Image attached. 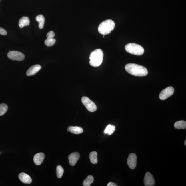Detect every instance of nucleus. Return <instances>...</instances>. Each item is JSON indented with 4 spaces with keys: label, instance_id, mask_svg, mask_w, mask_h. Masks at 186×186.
Wrapping results in <instances>:
<instances>
[{
    "label": "nucleus",
    "instance_id": "24",
    "mask_svg": "<svg viewBox=\"0 0 186 186\" xmlns=\"http://www.w3.org/2000/svg\"><path fill=\"white\" fill-rule=\"evenodd\" d=\"M55 36V33L54 32L52 31H51L49 32L48 33H47L46 36L47 37V39H53Z\"/></svg>",
    "mask_w": 186,
    "mask_h": 186
},
{
    "label": "nucleus",
    "instance_id": "17",
    "mask_svg": "<svg viewBox=\"0 0 186 186\" xmlns=\"http://www.w3.org/2000/svg\"><path fill=\"white\" fill-rule=\"evenodd\" d=\"M174 127L178 129H185L186 128V122L184 120L177 121L175 123Z\"/></svg>",
    "mask_w": 186,
    "mask_h": 186
},
{
    "label": "nucleus",
    "instance_id": "10",
    "mask_svg": "<svg viewBox=\"0 0 186 186\" xmlns=\"http://www.w3.org/2000/svg\"><path fill=\"white\" fill-rule=\"evenodd\" d=\"M80 155L78 152H73L69 155L68 160L70 165L74 166L76 165L77 162L79 159Z\"/></svg>",
    "mask_w": 186,
    "mask_h": 186
},
{
    "label": "nucleus",
    "instance_id": "15",
    "mask_svg": "<svg viewBox=\"0 0 186 186\" xmlns=\"http://www.w3.org/2000/svg\"><path fill=\"white\" fill-rule=\"evenodd\" d=\"M30 23V20L28 17L23 16L19 20V26L21 28H22L25 26L29 25Z\"/></svg>",
    "mask_w": 186,
    "mask_h": 186
},
{
    "label": "nucleus",
    "instance_id": "5",
    "mask_svg": "<svg viewBox=\"0 0 186 186\" xmlns=\"http://www.w3.org/2000/svg\"><path fill=\"white\" fill-rule=\"evenodd\" d=\"M82 103L85 105L87 109L91 112H94L96 111L97 107L95 103L90 99L86 97H83L81 99Z\"/></svg>",
    "mask_w": 186,
    "mask_h": 186
},
{
    "label": "nucleus",
    "instance_id": "9",
    "mask_svg": "<svg viewBox=\"0 0 186 186\" xmlns=\"http://www.w3.org/2000/svg\"><path fill=\"white\" fill-rule=\"evenodd\" d=\"M144 183L145 186H152L155 185V179L150 172H147L145 173L144 179Z\"/></svg>",
    "mask_w": 186,
    "mask_h": 186
},
{
    "label": "nucleus",
    "instance_id": "8",
    "mask_svg": "<svg viewBox=\"0 0 186 186\" xmlns=\"http://www.w3.org/2000/svg\"><path fill=\"white\" fill-rule=\"evenodd\" d=\"M127 163L131 169H134L135 168L137 164V156L135 153L130 154L127 159Z\"/></svg>",
    "mask_w": 186,
    "mask_h": 186
},
{
    "label": "nucleus",
    "instance_id": "14",
    "mask_svg": "<svg viewBox=\"0 0 186 186\" xmlns=\"http://www.w3.org/2000/svg\"><path fill=\"white\" fill-rule=\"evenodd\" d=\"M68 132L74 134L78 135L82 133L83 131V129L79 127L69 126L67 129Z\"/></svg>",
    "mask_w": 186,
    "mask_h": 186
},
{
    "label": "nucleus",
    "instance_id": "18",
    "mask_svg": "<svg viewBox=\"0 0 186 186\" xmlns=\"http://www.w3.org/2000/svg\"><path fill=\"white\" fill-rule=\"evenodd\" d=\"M97 152L95 151H93L90 153L89 158L90 162L93 164H96L98 162V159H97Z\"/></svg>",
    "mask_w": 186,
    "mask_h": 186
},
{
    "label": "nucleus",
    "instance_id": "20",
    "mask_svg": "<svg viewBox=\"0 0 186 186\" xmlns=\"http://www.w3.org/2000/svg\"><path fill=\"white\" fill-rule=\"evenodd\" d=\"M94 181V178L93 176L89 175L83 181V185L84 186H89Z\"/></svg>",
    "mask_w": 186,
    "mask_h": 186
},
{
    "label": "nucleus",
    "instance_id": "23",
    "mask_svg": "<svg viewBox=\"0 0 186 186\" xmlns=\"http://www.w3.org/2000/svg\"><path fill=\"white\" fill-rule=\"evenodd\" d=\"M56 41V39L53 38L51 39H47L45 40V43L47 46H51L55 44Z\"/></svg>",
    "mask_w": 186,
    "mask_h": 186
},
{
    "label": "nucleus",
    "instance_id": "4",
    "mask_svg": "<svg viewBox=\"0 0 186 186\" xmlns=\"http://www.w3.org/2000/svg\"><path fill=\"white\" fill-rule=\"evenodd\" d=\"M126 51L131 54L140 56L144 53V48L141 45L135 43H129L125 46Z\"/></svg>",
    "mask_w": 186,
    "mask_h": 186
},
{
    "label": "nucleus",
    "instance_id": "6",
    "mask_svg": "<svg viewBox=\"0 0 186 186\" xmlns=\"http://www.w3.org/2000/svg\"><path fill=\"white\" fill-rule=\"evenodd\" d=\"M7 56L11 60L18 61H23L25 58V55L23 53L16 51H9L8 53Z\"/></svg>",
    "mask_w": 186,
    "mask_h": 186
},
{
    "label": "nucleus",
    "instance_id": "19",
    "mask_svg": "<svg viewBox=\"0 0 186 186\" xmlns=\"http://www.w3.org/2000/svg\"><path fill=\"white\" fill-rule=\"evenodd\" d=\"M115 130V127L114 125H109L106 127V128L104 131L105 134H108V135H111Z\"/></svg>",
    "mask_w": 186,
    "mask_h": 186
},
{
    "label": "nucleus",
    "instance_id": "21",
    "mask_svg": "<svg viewBox=\"0 0 186 186\" xmlns=\"http://www.w3.org/2000/svg\"><path fill=\"white\" fill-rule=\"evenodd\" d=\"M8 110L7 105L5 103L0 104V116H2L6 113Z\"/></svg>",
    "mask_w": 186,
    "mask_h": 186
},
{
    "label": "nucleus",
    "instance_id": "13",
    "mask_svg": "<svg viewBox=\"0 0 186 186\" xmlns=\"http://www.w3.org/2000/svg\"><path fill=\"white\" fill-rule=\"evenodd\" d=\"M19 178L21 181L25 184H31L32 182V179L27 174L24 173H21L19 175Z\"/></svg>",
    "mask_w": 186,
    "mask_h": 186
},
{
    "label": "nucleus",
    "instance_id": "1",
    "mask_svg": "<svg viewBox=\"0 0 186 186\" xmlns=\"http://www.w3.org/2000/svg\"><path fill=\"white\" fill-rule=\"evenodd\" d=\"M125 68L129 73L135 76H145L148 74V70L145 67L135 63H129Z\"/></svg>",
    "mask_w": 186,
    "mask_h": 186
},
{
    "label": "nucleus",
    "instance_id": "7",
    "mask_svg": "<svg viewBox=\"0 0 186 186\" xmlns=\"http://www.w3.org/2000/svg\"><path fill=\"white\" fill-rule=\"evenodd\" d=\"M175 91L174 89L172 87H169L162 90L160 94L159 98L161 100H165L173 95Z\"/></svg>",
    "mask_w": 186,
    "mask_h": 186
},
{
    "label": "nucleus",
    "instance_id": "2",
    "mask_svg": "<svg viewBox=\"0 0 186 186\" xmlns=\"http://www.w3.org/2000/svg\"><path fill=\"white\" fill-rule=\"evenodd\" d=\"M103 53L101 49H98L95 50L90 55V64L94 67L100 66L103 62Z\"/></svg>",
    "mask_w": 186,
    "mask_h": 186
},
{
    "label": "nucleus",
    "instance_id": "12",
    "mask_svg": "<svg viewBox=\"0 0 186 186\" xmlns=\"http://www.w3.org/2000/svg\"><path fill=\"white\" fill-rule=\"evenodd\" d=\"M45 158L44 154L41 152L38 153L34 156L33 161L36 165H39L42 163Z\"/></svg>",
    "mask_w": 186,
    "mask_h": 186
},
{
    "label": "nucleus",
    "instance_id": "3",
    "mask_svg": "<svg viewBox=\"0 0 186 186\" xmlns=\"http://www.w3.org/2000/svg\"><path fill=\"white\" fill-rule=\"evenodd\" d=\"M115 26V23L113 20H107L100 23L98 27V31L102 35L109 34L114 29Z\"/></svg>",
    "mask_w": 186,
    "mask_h": 186
},
{
    "label": "nucleus",
    "instance_id": "25",
    "mask_svg": "<svg viewBox=\"0 0 186 186\" xmlns=\"http://www.w3.org/2000/svg\"><path fill=\"white\" fill-rule=\"evenodd\" d=\"M7 34L6 31L4 28L0 27V34L2 35H6Z\"/></svg>",
    "mask_w": 186,
    "mask_h": 186
},
{
    "label": "nucleus",
    "instance_id": "27",
    "mask_svg": "<svg viewBox=\"0 0 186 186\" xmlns=\"http://www.w3.org/2000/svg\"><path fill=\"white\" fill-rule=\"evenodd\" d=\"M184 145L186 146V140L185 141H184Z\"/></svg>",
    "mask_w": 186,
    "mask_h": 186
},
{
    "label": "nucleus",
    "instance_id": "26",
    "mask_svg": "<svg viewBox=\"0 0 186 186\" xmlns=\"http://www.w3.org/2000/svg\"><path fill=\"white\" fill-rule=\"evenodd\" d=\"M107 186H116L117 185L116 184L114 183L113 182H109V183L108 184H107Z\"/></svg>",
    "mask_w": 186,
    "mask_h": 186
},
{
    "label": "nucleus",
    "instance_id": "22",
    "mask_svg": "<svg viewBox=\"0 0 186 186\" xmlns=\"http://www.w3.org/2000/svg\"><path fill=\"white\" fill-rule=\"evenodd\" d=\"M64 172V170L61 166L58 165L56 168V175L59 178H61Z\"/></svg>",
    "mask_w": 186,
    "mask_h": 186
},
{
    "label": "nucleus",
    "instance_id": "16",
    "mask_svg": "<svg viewBox=\"0 0 186 186\" xmlns=\"http://www.w3.org/2000/svg\"><path fill=\"white\" fill-rule=\"evenodd\" d=\"M36 21L39 23V27L40 29H42L44 27L45 19L42 15H39L36 17Z\"/></svg>",
    "mask_w": 186,
    "mask_h": 186
},
{
    "label": "nucleus",
    "instance_id": "11",
    "mask_svg": "<svg viewBox=\"0 0 186 186\" xmlns=\"http://www.w3.org/2000/svg\"><path fill=\"white\" fill-rule=\"evenodd\" d=\"M41 67L39 65H33L28 69L27 71L26 75L27 76H33L41 69Z\"/></svg>",
    "mask_w": 186,
    "mask_h": 186
}]
</instances>
